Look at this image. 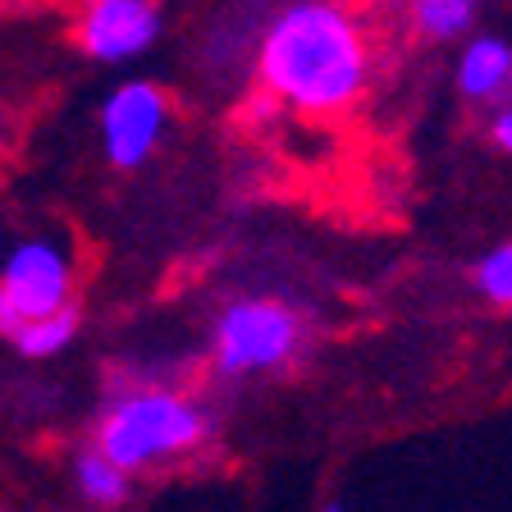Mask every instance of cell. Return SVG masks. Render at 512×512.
I'll return each mask as SVG.
<instances>
[{
	"label": "cell",
	"instance_id": "obj_1",
	"mask_svg": "<svg viewBox=\"0 0 512 512\" xmlns=\"http://www.w3.org/2000/svg\"><path fill=\"white\" fill-rule=\"evenodd\" d=\"M380 37L348 0H288L256 37L252 78L270 106L302 119H339L366 101Z\"/></svg>",
	"mask_w": 512,
	"mask_h": 512
},
{
	"label": "cell",
	"instance_id": "obj_2",
	"mask_svg": "<svg viewBox=\"0 0 512 512\" xmlns=\"http://www.w3.org/2000/svg\"><path fill=\"white\" fill-rule=\"evenodd\" d=\"M215 439L220 416L211 398L151 371H110L106 394L87 426V444L133 480L197 462Z\"/></svg>",
	"mask_w": 512,
	"mask_h": 512
},
{
	"label": "cell",
	"instance_id": "obj_3",
	"mask_svg": "<svg viewBox=\"0 0 512 512\" xmlns=\"http://www.w3.org/2000/svg\"><path fill=\"white\" fill-rule=\"evenodd\" d=\"M316 316L275 293L229 298L206 330V371L220 384H256L298 371L316 343Z\"/></svg>",
	"mask_w": 512,
	"mask_h": 512
},
{
	"label": "cell",
	"instance_id": "obj_4",
	"mask_svg": "<svg viewBox=\"0 0 512 512\" xmlns=\"http://www.w3.org/2000/svg\"><path fill=\"white\" fill-rule=\"evenodd\" d=\"M78 252L60 234H23L0 252V339L23 325L78 307Z\"/></svg>",
	"mask_w": 512,
	"mask_h": 512
},
{
	"label": "cell",
	"instance_id": "obj_5",
	"mask_svg": "<svg viewBox=\"0 0 512 512\" xmlns=\"http://www.w3.org/2000/svg\"><path fill=\"white\" fill-rule=\"evenodd\" d=\"M174 106L165 87L147 83V78H128L101 101V151L115 170H142L160 151L165 133H170Z\"/></svg>",
	"mask_w": 512,
	"mask_h": 512
},
{
	"label": "cell",
	"instance_id": "obj_6",
	"mask_svg": "<svg viewBox=\"0 0 512 512\" xmlns=\"http://www.w3.org/2000/svg\"><path fill=\"white\" fill-rule=\"evenodd\" d=\"M165 32L160 0H78L74 42L96 64L142 60Z\"/></svg>",
	"mask_w": 512,
	"mask_h": 512
},
{
	"label": "cell",
	"instance_id": "obj_7",
	"mask_svg": "<svg viewBox=\"0 0 512 512\" xmlns=\"http://www.w3.org/2000/svg\"><path fill=\"white\" fill-rule=\"evenodd\" d=\"M453 83L471 106H512V42L494 32L467 37L453 64Z\"/></svg>",
	"mask_w": 512,
	"mask_h": 512
},
{
	"label": "cell",
	"instance_id": "obj_8",
	"mask_svg": "<svg viewBox=\"0 0 512 512\" xmlns=\"http://www.w3.org/2000/svg\"><path fill=\"white\" fill-rule=\"evenodd\" d=\"M69 485H74V499L87 512H124L133 503V490H138V480L119 471L106 453H96L87 439L69 458Z\"/></svg>",
	"mask_w": 512,
	"mask_h": 512
},
{
	"label": "cell",
	"instance_id": "obj_9",
	"mask_svg": "<svg viewBox=\"0 0 512 512\" xmlns=\"http://www.w3.org/2000/svg\"><path fill=\"white\" fill-rule=\"evenodd\" d=\"M78 334H83V302L23 325V330L10 339V348L19 352L23 362H55V357H64V352L74 348Z\"/></svg>",
	"mask_w": 512,
	"mask_h": 512
},
{
	"label": "cell",
	"instance_id": "obj_10",
	"mask_svg": "<svg viewBox=\"0 0 512 512\" xmlns=\"http://www.w3.org/2000/svg\"><path fill=\"white\" fill-rule=\"evenodd\" d=\"M480 19V0H407V28L421 42H458L471 37Z\"/></svg>",
	"mask_w": 512,
	"mask_h": 512
},
{
	"label": "cell",
	"instance_id": "obj_11",
	"mask_svg": "<svg viewBox=\"0 0 512 512\" xmlns=\"http://www.w3.org/2000/svg\"><path fill=\"white\" fill-rule=\"evenodd\" d=\"M471 288L480 293V302H490L499 311H512V238L480 256L471 266Z\"/></svg>",
	"mask_w": 512,
	"mask_h": 512
},
{
	"label": "cell",
	"instance_id": "obj_12",
	"mask_svg": "<svg viewBox=\"0 0 512 512\" xmlns=\"http://www.w3.org/2000/svg\"><path fill=\"white\" fill-rule=\"evenodd\" d=\"M490 142L512 160V106H499L490 119Z\"/></svg>",
	"mask_w": 512,
	"mask_h": 512
},
{
	"label": "cell",
	"instance_id": "obj_13",
	"mask_svg": "<svg viewBox=\"0 0 512 512\" xmlns=\"http://www.w3.org/2000/svg\"><path fill=\"white\" fill-rule=\"evenodd\" d=\"M316 512H348V503H343L339 499V494H334V499H325V503H320V508Z\"/></svg>",
	"mask_w": 512,
	"mask_h": 512
},
{
	"label": "cell",
	"instance_id": "obj_14",
	"mask_svg": "<svg viewBox=\"0 0 512 512\" xmlns=\"http://www.w3.org/2000/svg\"><path fill=\"white\" fill-rule=\"evenodd\" d=\"M0 512H5V508H0Z\"/></svg>",
	"mask_w": 512,
	"mask_h": 512
}]
</instances>
